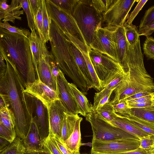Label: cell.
<instances>
[{"instance_id": "1", "label": "cell", "mask_w": 154, "mask_h": 154, "mask_svg": "<svg viewBox=\"0 0 154 154\" xmlns=\"http://www.w3.org/2000/svg\"><path fill=\"white\" fill-rule=\"evenodd\" d=\"M7 69L0 79V96L5 106L14 112L16 118L17 136L21 139L26 135L31 119L27 106L24 82L15 65L5 59Z\"/></svg>"}, {"instance_id": "2", "label": "cell", "mask_w": 154, "mask_h": 154, "mask_svg": "<svg viewBox=\"0 0 154 154\" xmlns=\"http://www.w3.org/2000/svg\"><path fill=\"white\" fill-rule=\"evenodd\" d=\"M0 54L14 64L25 82L36 79L29 42L26 37L0 28Z\"/></svg>"}, {"instance_id": "3", "label": "cell", "mask_w": 154, "mask_h": 154, "mask_svg": "<svg viewBox=\"0 0 154 154\" xmlns=\"http://www.w3.org/2000/svg\"><path fill=\"white\" fill-rule=\"evenodd\" d=\"M49 41L51 53L58 68L69 76L73 83L85 95L89 89L86 81L79 70L69 48V40L64 33L52 21Z\"/></svg>"}, {"instance_id": "4", "label": "cell", "mask_w": 154, "mask_h": 154, "mask_svg": "<svg viewBox=\"0 0 154 154\" xmlns=\"http://www.w3.org/2000/svg\"><path fill=\"white\" fill-rule=\"evenodd\" d=\"M143 58L140 39L134 45H128L126 88L123 93L126 98L142 91H154V82L145 69Z\"/></svg>"}, {"instance_id": "5", "label": "cell", "mask_w": 154, "mask_h": 154, "mask_svg": "<svg viewBox=\"0 0 154 154\" xmlns=\"http://www.w3.org/2000/svg\"><path fill=\"white\" fill-rule=\"evenodd\" d=\"M72 15L89 47L96 30L102 27V15L92 6L90 0H78Z\"/></svg>"}, {"instance_id": "6", "label": "cell", "mask_w": 154, "mask_h": 154, "mask_svg": "<svg viewBox=\"0 0 154 154\" xmlns=\"http://www.w3.org/2000/svg\"><path fill=\"white\" fill-rule=\"evenodd\" d=\"M85 119L91 125L93 133V139L105 141L129 139L140 140L137 137L100 118L95 112L93 111L88 114Z\"/></svg>"}, {"instance_id": "7", "label": "cell", "mask_w": 154, "mask_h": 154, "mask_svg": "<svg viewBox=\"0 0 154 154\" xmlns=\"http://www.w3.org/2000/svg\"><path fill=\"white\" fill-rule=\"evenodd\" d=\"M117 27L106 26L96 30L89 47L118 62L115 38Z\"/></svg>"}, {"instance_id": "8", "label": "cell", "mask_w": 154, "mask_h": 154, "mask_svg": "<svg viewBox=\"0 0 154 154\" xmlns=\"http://www.w3.org/2000/svg\"><path fill=\"white\" fill-rule=\"evenodd\" d=\"M45 2L49 15L60 29L63 33H69L77 38L87 45L72 15L59 8L50 0H46Z\"/></svg>"}, {"instance_id": "9", "label": "cell", "mask_w": 154, "mask_h": 154, "mask_svg": "<svg viewBox=\"0 0 154 154\" xmlns=\"http://www.w3.org/2000/svg\"><path fill=\"white\" fill-rule=\"evenodd\" d=\"M88 53L102 89L106 81L110 77L116 72L123 69L118 62L89 47Z\"/></svg>"}, {"instance_id": "10", "label": "cell", "mask_w": 154, "mask_h": 154, "mask_svg": "<svg viewBox=\"0 0 154 154\" xmlns=\"http://www.w3.org/2000/svg\"><path fill=\"white\" fill-rule=\"evenodd\" d=\"M139 140L105 141L92 139L91 154H117L134 150L139 147Z\"/></svg>"}, {"instance_id": "11", "label": "cell", "mask_w": 154, "mask_h": 154, "mask_svg": "<svg viewBox=\"0 0 154 154\" xmlns=\"http://www.w3.org/2000/svg\"><path fill=\"white\" fill-rule=\"evenodd\" d=\"M136 0H115L109 9L102 14L106 26H123L128 13Z\"/></svg>"}, {"instance_id": "12", "label": "cell", "mask_w": 154, "mask_h": 154, "mask_svg": "<svg viewBox=\"0 0 154 154\" xmlns=\"http://www.w3.org/2000/svg\"><path fill=\"white\" fill-rule=\"evenodd\" d=\"M27 106L29 116H35L41 139L43 142L49 134V123L47 108L42 101L36 97L27 94Z\"/></svg>"}, {"instance_id": "13", "label": "cell", "mask_w": 154, "mask_h": 154, "mask_svg": "<svg viewBox=\"0 0 154 154\" xmlns=\"http://www.w3.org/2000/svg\"><path fill=\"white\" fill-rule=\"evenodd\" d=\"M24 87V92L39 100L47 109L53 102L60 100L58 92L43 83L40 79H36L31 82H25Z\"/></svg>"}, {"instance_id": "14", "label": "cell", "mask_w": 154, "mask_h": 154, "mask_svg": "<svg viewBox=\"0 0 154 154\" xmlns=\"http://www.w3.org/2000/svg\"><path fill=\"white\" fill-rule=\"evenodd\" d=\"M69 83L65 77L64 74L60 69L57 78L59 98L66 109L67 113L78 114L77 106L71 92Z\"/></svg>"}, {"instance_id": "15", "label": "cell", "mask_w": 154, "mask_h": 154, "mask_svg": "<svg viewBox=\"0 0 154 154\" xmlns=\"http://www.w3.org/2000/svg\"><path fill=\"white\" fill-rule=\"evenodd\" d=\"M50 53L46 44H44L43 53L38 65L36 79H40L43 83L58 92L57 81L52 75L50 63Z\"/></svg>"}, {"instance_id": "16", "label": "cell", "mask_w": 154, "mask_h": 154, "mask_svg": "<svg viewBox=\"0 0 154 154\" xmlns=\"http://www.w3.org/2000/svg\"><path fill=\"white\" fill-rule=\"evenodd\" d=\"M49 131L61 137L63 122L66 109L60 100L53 102L47 109Z\"/></svg>"}, {"instance_id": "17", "label": "cell", "mask_w": 154, "mask_h": 154, "mask_svg": "<svg viewBox=\"0 0 154 154\" xmlns=\"http://www.w3.org/2000/svg\"><path fill=\"white\" fill-rule=\"evenodd\" d=\"M22 140L26 151H36L43 150V142L39 133L35 116L32 117L29 130Z\"/></svg>"}, {"instance_id": "18", "label": "cell", "mask_w": 154, "mask_h": 154, "mask_svg": "<svg viewBox=\"0 0 154 154\" xmlns=\"http://www.w3.org/2000/svg\"><path fill=\"white\" fill-rule=\"evenodd\" d=\"M115 38L118 62L125 72L127 69L128 44L123 26L117 27Z\"/></svg>"}, {"instance_id": "19", "label": "cell", "mask_w": 154, "mask_h": 154, "mask_svg": "<svg viewBox=\"0 0 154 154\" xmlns=\"http://www.w3.org/2000/svg\"><path fill=\"white\" fill-rule=\"evenodd\" d=\"M71 42L82 53L86 61L95 89L100 91L102 90L100 82L90 60L88 53V47L78 38H73Z\"/></svg>"}, {"instance_id": "20", "label": "cell", "mask_w": 154, "mask_h": 154, "mask_svg": "<svg viewBox=\"0 0 154 154\" xmlns=\"http://www.w3.org/2000/svg\"><path fill=\"white\" fill-rule=\"evenodd\" d=\"M71 92L77 106L78 114L85 117L93 112L91 104L85 95L72 83H69Z\"/></svg>"}, {"instance_id": "21", "label": "cell", "mask_w": 154, "mask_h": 154, "mask_svg": "<svg viewBox=\"0 0 154 154\" xmlns=\"http://www.w3.org/2000/svg\"><path fill=\"white\" fill-rule=\"evenodd\" d=\"M69 44L72 57L79 70L84 77L88 88L89 89L94 88V85L86 61L82 53L69 40Z\"/></svg>"}, {"instance_id": "22", "label": "cell", "mask_w": 154, "mask_h": 154, "mask_svg": "<svg viewBox=\"0 0 154 154\" xmlns=\"http://www.w3.org/2000/svg\"><path fill=\"white\" fill-rule=\"evenodd\" d=\"M28 38L36 76L38 72V65L43 53V45L45 44L42 41L35 31L31 32Z\"/></svg>"}, {"instance_id": "23", "label": "cell", "mask_w": 154, "mask_h": 154, "mask_svg": "<svg viewBox=\"0 0 154 154\" xmlns=\"http://www.w3.org/2000/svg\"><path fill=\"white\" fill-rule=\"evenodd\" d=\"M126 132L140 138L150 136L139 128L134 125L126 118L118 116L116 114L115 118L109 122Z\"/></svg>"}, {"instance_id": "24", "label": "cell", "mask_w": 154, "mask_h": 154, "mask_svg": "<svg viewBox=\"0 0 154 154\" xmlns=\"http://www.w3.org/2000/svg\"><path fill=\"white\" fill-rule=\"evenodd\" d=\"M21 0H12L8 8L5 10H0V20L10 21L14 23L16 20H22L20 15L23 14V10H21L22 8Z\"/></svg>"}, {"instance_id": "25", "label": "cell", "mask_w": 154, "mask_h": 154, "mask_svg": "<svg viewBox=\"0 0 154 154\" xmlns=\"http://www.w3.org/2000/svg\"><path fill=\"white\" fill-rule=\"evenodd\" d=\"M83 118L79 117L76 122L73 131L69 137L64 141L65 146L76 154H81L80 152L81 145L80 124Z\"/></svg>"}, {"instance_id": "26", "label": "cell", "mask_w": 154, "mask_h": 154, "mask_svg": "<svg viewBox=\"0 0 154 154\" xmlns=\"http://www.w3.org/2000/svg\"><path fill=\"white\" fill-rule=\"evenodd\" d=\"M79 117L78 114L65 113L62 126L61 137L63 141L66 140L72 133L76 122Z\"/></svg>"}, {"instance_id": "27", "label": "cell", "mask_w": 154, "mask_h": 154, "mask_svg": "<svg viewBox=\"0 0 154 154\" xmlns=\"http://www.w3.org/2000/svg\"><path fill=\"white\" fill-rule=\"evenodd\" d=\"M117 115L126 118L150 136H154V124L130 113Z\"/></svg>"}, {"instance_id": "28", "label": "cell", "mask_w": 154, "mask_h": 154, "mask_svg": "<svg viewBox=\"0 0 154 154\" xmlns=\"http://www.w3.org/2000/svg\"><path fill=\"white\" fill-rule=\"evenodd\" d=\"M0 123L11 130H15L16 118L12 110L7 106L0 107Z\"/></svg>"}, {"instance_id": "29", "label": "cell", "mask_w": 154, "mask_h": 154, "mask_svg": "<svg viewBox=\"0 0 154 154\" xmlns=\"http://www.w3.org/2000/svg\"><path fill=\"white\" fill-rule=\"evenodd\" d=\"M129 113L154 124V106L130 109Z\"/></svg>"}, {"instance_id": "30", "label": "cell", "mask_w": 154, "mask_h": 154, "mask_svg": "<svg viewBox=\"0 0 154 154\" xmlns=\"http://www.w3.org/2000/svg\"><path fill=\"white\" fill-rule=\"evenodd\" d=\"M26 150L22 139L17 137L8 146L0 151V154H26Z\"/></svg>"}, {"instance_id": "31", "label": "cell", "mask_w": 154, "mask_h": 154, "mask_svg": "<svg viewBox=\"0 0 154 154\" xmlns=\"http://www.w3.org/2000/svg\"><path fill=\"white\" fill-rule=\"evenodd\" d=\"M43 35L46 44L51 39V26L52 20L47 10L45 0H42Z\"/></svg>"}, {"instance_id": "32", "label": "cell", "mask_w": 154, "mask_h": 154, "mask_svg": "<svg viewBox=\"0 0 154 154\" xmlns=\"http://www.w3.org/2000/svg\"><path fill=\"white\" fill-rule=\"evenodd\" d=\"M123 27L128 44L131 46L134 45L140 38L139 30L136 26L132 24H128L126 21L124 24Z\"/></svg>"}, {"instance_id": "33", "label": "cell", "mask_w": 154, "mask_h": 154, "mask_svg": "<svg viewBox=\"0 0 154 154\" xmlns=\"http://www.w3.org/2000/svg\"><path fill=\"white\" fill-rule=\"evenodd\" d=\"M95 112L98 117L108 122L112 120L116 116L113 105L110 101Z\"/></svg>"}, {"instance_id": "34", "label": "cell", "mask_w": 154, "mask_h": 154, "mask_svg": "<svg viewBox=\"0 0 154 154\" xmlns=\"http://www.w3.org/2000/svg\"><path fill=\"white\" fill-rule=\"evenodd\" d=\"M43 149L51 154H63L50 133L43 141Z\"/></svg>"}, {"instance_id": "35", "label": "cell", "mask_w": 154, "mask_h": 154, "mask_svg": "<svg viewBox=\"0 0 154 154\" xmlns=\"http://www.w3.org/2000/svg\"><path fill=\"white\" fill-rule=\"evenodd\" d=\"M59 8L72 15L78 0H50Z\"/></svg>"}, {"instance_id": "36", "label": "cell", "mask_w": 154, "mask_h": 154, "mask_svg": "<svg viewBox=\"0 0 154 154\" xmlns=\"http://www.w3.org/2000/svg\"><path fill=\"white\" fill-rule=\"evenodd\" d=\"M115 0H92L91 4L96 11L102 14L106 12Z\"/></svg>"}, {"instance_id": "37", "label": "cell", "mask_w": 154, "mask_h": 154, "mask_svg": "<svg viewBox=\"0 0 154 154\" xmlns=\"http://www.w3.org/2000/svg\"><path fill=\"white\" fill-rule=\"evenodd\" d=\"M21 4L22 8L26 16L28 26L31 30V32L35 31V21L30 9L29 1L21 0Z\"/></svg>"}, {"instance_id": "38", "label": "cell", "mask_w": 154, "mask_h": 154, "mask_svg": "<svg viewBox=\"0 0 154 154\" xmlns=\"http://www.w3.org/2000/svg\"><path fill=\"white\" fill-rule=\"evenodd\" d=\"M143 50L146 57L154 60V38L151 36L146 37L143 44Z\"/></svg>"}, {"instance_id": "39", "label": "cell", "mask_w": 154, "mask_h": 154, "mask_svg": "<svg viewBox=\"0 0 154 154\" xmlns=\"http://www.w3.org/2000/svg\"><path fill=\"white\" fill-rule=\"evenodd\" d=\"M0 27L6 29L10 32L23 35L27 38L31 33L28 29L20 28L15 26H11L8 22H1Z\"/></svg>"}, {"instance_id": "40", "label": "cell", "mask_w": 154, "mask_h": 154, "mask_svg": "<svg viewBox=\"0 0 154 154\" xmlns=\"http://www.w3.org/2000/svg\"><path fill=\"white\" fill-rule=\"evenodd\" d=\"M154 23V5L149 8L145 12L141 19L139 29Z\"/></svg>"}, {"instance_id": "41", "label": "cell", "mask_w": 154, "mask_h": 154, "mask_svg": "<svg viewBox=\"0 0 154 154\" xmlns=\"http://www.w3.org/2000/svg\"><path fill=\"white\" fill-rule=\"evenodd\" d=\"M0 137L11 143L17 137L15 130H11L0 123Z\"/></svg>"}, {"instance_id": "42", "label": "cell", "mask_w": 154, "mask_h": 154, "mask_svg": "<svg viewBox=\"0 0 154 154\" xmlns=\"http://www.w3.org/2000/svg\"><path fill=\"white\" fill-rule=\"evenodd\" d=\"M35 23V30L36 32L39 36L42 41L46 44L43 35L42 4L38 11Z\"/></svg>"}, {"instance_id": "43", "label": "cell", "mask_w": 154, "mask_h": 154, "mask_svg": "<svg viewBox=\"0 0 154 154\" xmlns=\"http://www.w3.org/2000/svg\"><path fill=\"white\" fill-rule=\"evenodd\" d=\"M53 139L54 140L60 149L63 154H76L70 150L65 145L64 141L61 137L49 131Z\"/></svg>"}, {"instance_id": "44", "label": "cell", "mask_w": 154, "mask_h": 154, "mask_svg": "<svg viewBox=\"0 0 154 154\" xmlns=\"http://www.w3.org/2000/svg\"><path fill=\"white\" fill-rule=\"evenodd\" d=\"M148 1L147 0H139L137 5L131 13L126 23L128 24H131L136 16Z\"/></svg>"}, {"instance_id": "45", "label": "cell", "mask_w": 154, "mask_h": 154, "mask_svg": "<svg viewBox=\"0 0 154 154\" xmlns=\"http://www.w3.org/2000/svg\"><path fill=\"white\" fill-rule=\"evenodd\" d=\"M112 105L114 111L117 115L128 114L130 112V109L128 108L125 101H122Z\"/></svg>"}, {"instance_id": "46", "label": "cell", "mask_w": 154, "mask_h": 154, "mask_svg": "<svg viewBox=\"0 0 154 154\" xmlns=\"http://www.w3.org/2000/svg\"><path fill=\"white\" fill-rule=\"evenodd\" d=\"M139 141V147L146 150L150 148L154 143V139L151 136L140 138Z\"/></svg>"}, {"instance_id": "47", "label": "cell", "mask_w": 154, "mask_h": 154, "mask_svg": "<svg viewBox=\"0 0 154 154\" xmlns=\"http://www.w3.org/2000/svg\"><path fill=\"white\" fill-rule=\"evenodd\" d=\"M30 9L35 21L38 11L42 5V0H29Z\"/></svg>"}, {"instance_id": "48", "label": "cell", "mask_w": 154, "mask_h": 154, "mask_svg": "<svg viewBox=\"0 0 154 154\" xmlns=\"http://www.w3.org/2000/svg\"><path fill=\"white\" fill-rule=\"evenodd\" d=\"M127 103L128 108L129 109L146 108L154 106V99L139 103Z\"/></svg>"}, {"instance_id": "49", "label": "cell", "mask_w": 154, "mask_h": 154, "mask_svg": "<svg viewBox=\"0 0 154 154\" xmlns=\"http://www.w3.org/2000/svg\"><path fill=\"white\" fill-rule=\"evenodd\" d=\"M154 32V23L139 29V36L144 35L146 37L150 36Z\"/></svg>"}, {"instance_id": "50", "label": "cell", "mask_w": 154, "mask_h": 154, "mask_svg": "<svg viewBox=\"0 0 154 154\" xmlns=\"http://www.w3.org/2000/svg\"><path fill=\"white\" fill-rule=\"evenodd\" d=\"M154 94V91H144L135 93L126 98L124 100L126 101L128 100L138 98L146 96L149 95Z\"/></svg>"}, {"instance_id": "51", "label": "cell", "mask_w": 154, "mask_h": 154, "mask_svg": "<svg viewBox=\"0 0 154 154\" xmlns=\"http://www.w3.org/2000/svg\"><path fill=\"white\" fill-rule=\"evenodd\" d=\"M154 94L140 98L126 101L127 103H137L154 100Z\"/></svg>"}, {"instance_id": "52", "label": "cell", "mask_w": 154, "mask_h": 154, "mask_svg": "<svg viewBox=\"0 0 154 154\" xmlns=\"http://www.w3.org/2000/svg\"><path fill=\"white\" fill-rule=\"evenodd\" d=\"M5 59L0 54V79L5 75L7 69V65L5 62Z\"/></svg>"}, {"instance_id": "53", "label": "cell", "mask_w": 154, "mask_h": 154, "mask_svg": "<svg viewBox=\"0 0 154 154\" xmlns=\"http://www.w3.org/2000/svg\"><path fill=\"white\" fill-rule=\"evenodd\" d=\"M117 154H149L146 150L138 148L137 149L127 152L118 153Z\"/></svg>"}, {"instance_id": "54", "label": "cell", "mask_w": 154, "mask_h": 154, "mask_svg": "<svg viewBox=\"0 0 154 154\" xmlns=\"http://www.w3.org/2000/svg\"><path fill=\"white\" fill-rule=\"evenodd\" d=\"M10 143H11L7 140L0 137V151L6 147Z\"/></svg>"}, {"instance_id": "55", "label": "cell", "mask_w": 154, "mask_h": 154, "mask_svg": "<svg viewBox=\"0 0 154 154\" xmlns=\"http://www.w3.org/2000/svg\"><path fill=\"white\" fill-rule=\"evenodd\" d=\"M26 154H51L48 152L41 150L36 151H30L26 150Z\"/></svg>"}, {"instance_id": "56", "label": "cell", "mask_w": 154, "mask_h": 154, "mask_svg": "<svg viewBox=\"0 0 154 154\" xmlns=\"http://www.w3.org/2000/svg\"><path fill=\"white\" fill-rule=\"evenodd\" d=\"M153 137L154 139V136H153ZM146 150L149 154H154V143L150 148Z\"/></svg>"}, {"instance_id": "57", "label": "cell", "mask_w": 154, "mask_h": 154, "mask_svg": "<svg viewBox=\"0 0 154 154\" xmlns=\"http://www.w3.org/2000/svg\"></svg>"}]
</instances>
